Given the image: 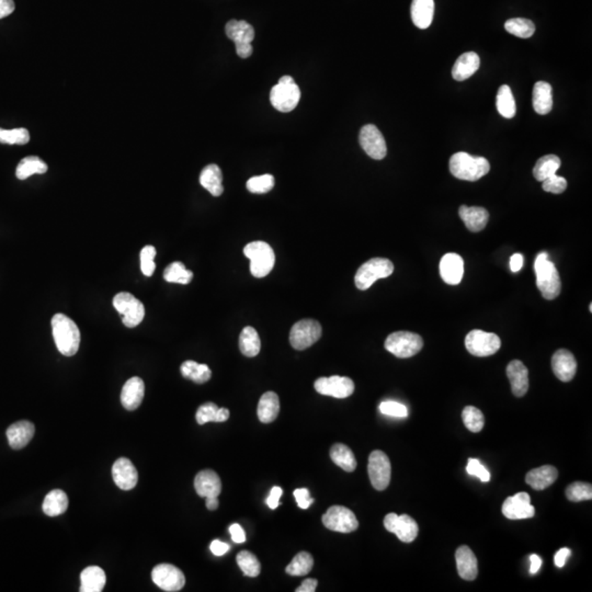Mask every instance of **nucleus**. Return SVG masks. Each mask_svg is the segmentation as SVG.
<instances>
[{"label":"nucleus","instance_id":"52","mask_svg":"<svg viewBox=\"0 0 592 592\" xmlns=\"http://www.w3.org/2000/svg\"><path fill=\"white\" fill-rule=\"evenodd\" d=\"M379 411L384 415L398 417V418H406L408 416L407 407L403 404L393 402V400H387V402L381 403Z\"/></svg>","mask_w":592,"mask_h":592},{"label":"nucleus","instance_id":"7","mask_svg":"<svg viewBox=\"0 0 592 592\" xmlns=\"http://www.w3.org/2000/svg\"><path fill=\"white\" fill-rule=\"evenodd\" d=\"M394 272V264L385 258H373L362 264L356 271L354 282L361 291L367 290L379 279L390 277Z\"/></svg>","mask_w":592,"mask_h":592},{"label":"nucleus","instance_id":"38","mask_svg":"<svg viewBox=\"0 0 592 592\" xmlns=\"http://www.w3.org/2000/svg\"><path fill=\"white\" fill-rule=\"evenodd\" d=\"M197 423L204 425L206 423H224L229 418L227 408H218L214 403H206L199 407L195 415Z\"/></svg>","mask_w":592,"mask_h":592},{"label":"nucleus","instance_id":"63","mask_svg":"<svg viewBox=\"0 0 592 592\" xmlns=\"http://www.w3.org/2000/svg\"><path fill=\"white\" fill-rule=\"evenodd\" d=\"M531 561V568L530 572L531 574H536V572L540 570L542 566V559L541 557L536 555V554H532L530 556Z\"/></svg>","mask_w":592,"mask_h":592},{"label":"nucleus","instance_id":"35","mask_svg":"<svg viewBox=\"0 0 592 592\" xmlns=\"http://www.w3.org/2000/svg\"><path fill=\"white\" fill-rule=\"evenodd\" d=\"M43 511L49 517H57L66 513L68 508V497L63 490L54 489L44 498Z\"/></svg>","mask_w":592,"mask_h":592},{"label":"nucleus","instance_id":"19","mask_svg":"<svg viewBox=\"0 0 592 592\" xmlns=\"http://www.w3.org/2000/svg\"><path fill=\"white\" fill-rule=\"evenodd\" d=\"M113 480L122 490H131L139 480V474L133 463L126 457L116 460L112 467Z\"/></svg>","mask_w":592,"mask_h":592},{"label":"nucleus","instance_id":"2","mask_svg":"<svg viewBox=\"0 0 592 592\" xmlns=\"http://www.w3.org/2000/svg\"><path fill=\"white\" fill-rule=\"evenodd\" d=\"M490 165L484 157L472 156L464 151L454 154L450 159V172L457 179L477 181L489 172Z\"/></svg>","mask_w":592,"mask_h":592},{"label":"nucleus","instance_id":"18","mask_svg":"<svg viewBox=\"0 0 592 592\" xmlns=\"http://www.w3.org/2000/svg\"><path fill=\"white\" fill-rule=\"evenodd\" d=\"M503 513L510 520L530 519L536 515V508L531 505V498L526 492H519L508 497L503 505Z\"/></svg>","mask_w":592,"mask_h":592},{"label":"nucleus","instance_id":"42","mask_svg":"<svg viewBox=\"0 0 592 592\" xmlns=\"http://www.w3.org/2000/svg\"><path fill=\"white\" fill-rule=\"evenodd\" d=\"M496 105H497L498 112L503 118L511 119L515 116L517 107H515V97L509 86L503 85L499 88Z\"/></svg>","mask_w":592,"mask_h":592},{"label":"nucleus","instance_id":"47","mask_svg":"<svg viewBox=\"0 0 592 592\" xmlns=\"http://www.w3.org/2000/svg\"><path fill=\"white\" fill-rule=\"evenodd\" d=\"M462 419L465 427L472 432H480L484 428V415L478 408L474 406H467L464 408V411L462 413Z\"/></svg>","mask_w":592,"mask_h":592},{"label":"nucleus","instance_id":"16","mask_svg":"<svg viewBox=\"0 0 592 592\" xmlns=\"http://www.w3.org/2000/svg\"><path fill=\"white\" fill-rule=\"evenodd\" d=\"M360 145L371 158L381 160L386 156L387 147L384 136L373 124L364 126L360 131Z\"/></svg>","mask_w":592,"mask_h":592},{"label":"nucleus","instance_id":"29","mask_svg":"<svg viewBox=\"0 0 592 592\" xmlns=\"http://www.w3.org/2000/svg\"><path fill=\"white\" fill-rule=\"evenodd\" d=\"M480 56L475 52H467L462 54L452 68V76L457 82H463L471 77L480 68Z\"/></svg>","mask_w":592,"mask_h":592},{"label":"nucleus","instance_id":"61","mask_svg":"<svg viewBox=\"0 0 592 592\" xmlns=\"http://www.w3.org/2000/svg\"><path fill=\"white\" fill-rule=\"evenodd\" d=\"M318 582L316 579H313V578H310V579L304 580L301 584L300 587L296 588L295 591L296 592H315L316 588H317Z\"/></svg>","mask_w":592,"mask_h":592},{"label":"nucleus","instance_id":"10","mask_svg":"<svg viewBox=\"0 0 592 592\" xmlns=\"http://www.w3.org/2000/svg\"><path fill=\"white\" fill-rule=\"evenodd\" d=\"M465 347L473 356L484 358L495 354L501 347V340L496 333L474 329L467 333Z\"/></svg>","mask_w":592,"mask_h":592},{"label":"nucleus","instance_id":"31","mask_svg":"<svg viewBox=\"0 0 592 592\" xmlns=\"http://www.w3.org/2000/svg\"><path fill=\"white\" fill-rule=\"evenodd\" d=\"M200 183L214 197L222 195L224 187L221 168L218 165H208L201 172Z\"/></svg>","mask_w":592,"mask_h":592},{"label":"nucleus","instance_id":"37","mask_svg":"<svg viewBox=\"0 0 592 592\" xmlns=\"http://www.w3.org/2000/svg\"><path fill=\"white\" fill-rule=\"evenodd\" d=\"M260 348H261V341L256 329L250 326L245 327L239 336V349L241 354L248 358H254L259 354Z\"/></svg>","mask_w":592,"mask_h":592},{"label":"nucleus","instance_id":"43","mask_svg":"<svg viewBox=\"0 0 592 592\" xmlns=\"http://www.w3.org/2000/svg\"><path fill=\"white\" fill-rule=\"evenodd\" d=\"M192 278V271L188 270L185 264L180 261L172 262L164 271V279L167 282L189 284Z\"/></svg>","mask_w":592,"mask_h":592},{"label":"nucleus","instance_id":"60","mask_svg":"<svg viewBox=\"0 0 592 592\" xmlns=\"http://www.w3.org/2000/svg\"><path fill=\"white\" fill-rule=\"evenodd\" d=\"M570 554H572V551L570 549H567V547H564V549H559L556 554H555V557H554V563L559 568H561V567H564L565 564H566L567 559L570 556Z\"/></svg>","mask_w":592,"mask_h":592},{"label":"nucleus","instance_id":"58","mask_svg":"<svg viewBox=\"0 0 592 592\" xmlns=\"http://www.w3.org/2000/svg\"><path fill=\"white\" fill-rule=\"evenodd\" d=\"M229 544L224 543V542L220 541V540H214L210 545V549L212 553L215 555V556H223L225 555L227 552L229 551Z\"/></svg>","mask_w":592,"mask_h":592},{"label":"nucleus","instance_id":"64","mask_svg":"<svg viewBox=\"0 0 592 592\" xmlns=\"http://www.w3.org/2000/svg\"><path fill=\"white\" fill-rule=\"evenodd\" d=\"M206 508H208V510H215L218 507V497H210L206 498Z\"/></svg>","mask_w":592,"mask_h":592},{"label":"nucleus","instance_id":"54","mask_svg":"<svg viewBox=\"0 0 592 592\" xmlns=\"http://www.w3.org/2000/svg\"><path fill=\"white\" fill-rule=\"evenodd\" d=\"M467 473L472 476H476L482 482L487 483L490 480V474L487 469L477 459H469L466 466Z\"/></svg>","mask_w":592,"mask_h":592},{"label":"nucleus","instance_id":"5","mask_svg":"<svg viewBox=\"0 0 592 592\" xmlns=\"http://www.w3.org/2000/svg\"><path fill=\"white\" fill-rule=\"evenodd\" d=\"M300 99V88L291 76H283L270 93V101L280 112H291L294 110L298 107Z\"/></svg>","mask_w":592,"mask_h":592},{"label":"nucleus","instance_id":"41","mask_svg":"<svg viewBox=\"0 0 592 592\" xmlns=\"http://www.w3.org/2000/svg\"><path fill=\"white\" fill-rule=\"evenodd\" d=\"M47 172V165L36 156L22 159L17 167L16 176L19 180H26L32 174H43Z\"/></svg>","mask_w":592,"mask_h":592},{"label":"nucleus","instance_id":"22","mask_svg":"<svg viewBox=\"0 0 592 592\" xmlns=\"http://www.w3.org/2000/svg\"><path fill=\"white\" fill-rule=\"evenodd\" d=\"M440 275L444 282L457 285L464 275V261L457 254H446L440 262Z\"/></svg>","mask_w":592,"mask_h":592},{"label":"nucleus","instance_id":"44","mask_svg":"<svg viewBox=\"0 0 592 592\" xmlns=\"http://www.w3.org/2000/svg\"><path fill=\"white\" fill-rule=\"evenodd\" d=\"M314 566V559L308 552H301L290 564L287 565L285 572L291 576H305Z\"/></svg>","mask_w":592,"mask_h":592},{"label":"nucleus","instance_id":"24","mask_svg":"<svg viewBox=\"0 0 592 592\" xmlns=\"http://www.w3.org/2000/svg\"><path fill=\"white\" fill-rule=\"evenodd\" d=\"M36 428L30 421L21 420L15 423L7 429V438H8L9 446L13 450H21L26 448L32 438H33Z\"/></svg>","mask_w":592,"mask_h":592},{"label":"nucleus","instance_id":"17","mask_svg":"<svg viewBox=\"0 0 592 592\" xmlns=\"http://www.w3.org/2000/svg\"><path fill=\"white\" fill-rule=\"evenodd\" d=\"M315 390L325 396L335 398H347L354 392V383L351 379L346 377L333 375L331 377H321L316 381Z\"/></svg>","mask_w":592,"mask_h":592},{"label":"nucleus","instance_id":"26","mask_svg":"<svg viewBox=\"0 0 592 592\" xmlns=\"http://www.w3.org/2000/svg\"><path fill=\"white\" fill-rule=\"evenodd\" d=\"M455 561H457V572L462 579L469 580V582L476 579L478 575V564H477L476 556L469 546H460L455 552Z\"/></svg>","mask_w":592,"mask_h":592},{"label":"nucleus","instance_id":"21","mask_svg":"<svg viewBox=\"0 0 592 592\" xmlns=\"http://www.w3.org/2000/svg\"><path fill=\"white\" fill-rule=\"evenodd\" d=\"M145 394V384L141 377H134L124 384L121 393V403L126 411H133L141 406Z\"/></svg>","mask_w":592,"mask_h":592},{"label":"nucleus","instance_id":"56","mask_svg":"<svg viewBox=\"0 0 592 592\" xmlns=\"http://www.w3.org/2000/svg\"><path fill=\"white\" fill-rule=\"evenodd\" d=\"M229 533H231L232 540L235 543L241 544L246 541V533L239 524H232L229 526Z\"/></svg>","mask_w":592,"mask_h":592},{"label":"nucleus","instance_id":"62","mask_svg":"<svg viewBox=\"0 0 592 592\" xmlns=\"http://www.w3.org/2000/svg\"><path fill=\"white\" fill-rule=\"evenodd\" d=\"M523 256L521 254H515L510 258V269L513 272H518L523 267Z\"/></svg>","mask_w":592,"mask_h":592},{"label":"nucleus","instance_id":"12","mask_svg":"<svg viewBox=\"0 0 592 592\" xmlns=\"http://www.w3.org/2000/svg\"><path fill=\"white\" fill-rule=\"evenodd\" d=\"M324 526L329 530L340 533H351L359 528L356 515L348 508L333 506L321 517Z\"/></svg>","mask_w":592,"mask_h":592},{"label":"nucleus","instance_id":"9","mask_svg":"<svg viewBox=\"0 0 592 592\" xmlns=\"http://www.w3.org/2000/svg\"><path fill=\"white\" fill-rule=\"evenodd\" d=\"M226 36L235 43L237 54L241 59H248L252 54V40L255 30L246 21L231 20L225 26Z\"/></svg>","mask_w":592,"mask_h":592},{"label":"nucleus","instance_id":"30","mask_svg":"<svg viewBox=\"0 0 592 592\" xmlns=\"http://www.w3.org/2000/svg\"><path fill=\"white\" fill-rule=\"evenodd\" d=\"M411 19L417 28H429L432 24L434 15V0H413L411 3Z\"/></svg>","mask_w":592,"mask_h":592},{"label":"nucleus","instance_id":"8","mask_svg":"<svg viewBox=\"0 0 592 592\" xmlns=\"http://www.w3.org/2000/svg\"><path fill=\"white\" fill-rule=\"evenodd\" d=\"M113 306L122 316L124 325L128 328H134L143 321L145 317V308L143 303L137 300L131 293H119L113 298Z\"/></svg>","mask_w":592,"mask_h":592},{"label":"nucleus","instance_id":"46","mask_svg":"<svg viewBox=\"0 0 592 592\" xmlns=\"http://www.w3.org/2000/svg\"><path fill=\"white\" fill-rule=\"evenodd\" d=\"M236 561L239 568L241 569V572H244L245 576H259L260 572H261V565L254 554L248 551H241L237 555Z\"/></svg>","mask_w":592,"mask_h":592},{"label":"nucleus","instance_id":"11","mask_svg":"<svg viewBox=\"0 0 592 592\" xmlns=\"http://www.w3.org/2000/svg\"><path fill=\"white\" fill-rule=\"evenodd\" d=\"M323 329L314 319H302L293 325L290 333L291 346L296 350H305L321 339Z\"/></svg>","mask_w":592,"mask_h":592},{"label":"nucleus","instance_id":"13","mask_svg":"<svg viewBox=\"0 0 592 592\" xmlns=\"http://www.w3.org/2000/svg\"><path fill=\"white\" fill-rule=\"evenodd\" d=\"M367 472L372 486L375 489L382 492L388 487L392 476V466L390 459L384 452L377 450L370 454Z\"/></svg>","mask_w":592,"mask_h":592},{"label":"nucleus","instance_id":"3","mask_svg":"<svg viewBox=\"0 0 592 592\" xmlns=\"http://www.w3.org/2000/svg\"><path fill=\"white\" fill-rule=\"evenodd\" d=\"M536 285L545 300H554L561 290V278L553 262L549 261L546 252H541L534 262Z\"/></svg>","mask_w":592,"mask_h":592},{"label":"nucleus","instance_id":"25","mask_svg":"<svg viewBox=\"0 0 592 592\" xmlns=\"http://www.w3.org/2000/svg\"><path fill=\"white\" fill-rule=\"evenodd\" d=\"M507 377L513 395L517 397L524 396L529 390V371L526 365L519 360H513L508 364Z\"/></svg>","mask_w":592,"mask_h":592},{"label":"nucleus","instance_id":"55","mask_svg":"<svg viewBox=\"0 0 592 592\" xmlns=\"http://www.w3.org/2000/svg\"><path fill=\"white\" fill-rule=\"evenodd\" d=\"M294 497L296 499L298 507L301 509H308L314 503L313 498L310 497V492L306 488H298L294 490Z\"/></svg>","mask_w":592,"mask_h":592},{"label":"nucleus","instance_id":"20","mask_svg":"<svg viewBox=\"0 0 592 592\" xmlns=\"http://www.w3.org/2000/svg\"><path fill=\"white\" fill-rule=\"evenodd\" d=\"M554 374L561 382H569L574 379L577 371V362L574 354L566 349H559L552 358Z\"/></svg>","mask_w":592,"mask_h":592},{"label":"nucleus","instance_id":"23","mask_svg":"<svg viewBox=\"0 0 592 592\" xmlns=\"http://www.w3.org/2000/svg\"><path fill=\"white\" fill-rule=\"evenodd\" d=\"M195 488L200 497H218L222 492L221 478L212 469H206L195 476Z\"/></svg>","mask_w":592,"mask_h":592},{"label":"nucleus","instance_id":"36","mask_svg":"<svg viewBox=\"0 0 592 592\" xmlns=\"http://www.w3.org/2000/svg\"><path fill=\"white\" fill-rule=\"evenodd\" d=\"M180 370H181L182 377L191 379L197 384H204L210 381L212 377V372L206 364L197 363L192 360L183 362Z\"/></svg>","mask_w":592,"mask_h":592},{"label":"nucleus","instance_id":"45","mask_svg":"<svg viewBox=\"0 0 592 592\" xmlns=\"http://www.w3.org/2000/svg\"><path fill=\"white\" fill-rule=\"evenodd\" d=\"M506 31L521 39H529L536 32V26L532 21L524 18H515L505 24Z\"/></svg>","mask_w":592,"mask_h":592},{"label":"nucleus","instance_id":"57","mask_svg":"<svg viewBox=\"0 0 592 592\" xmlns=\"http://www.w3.org/2000/svg\"><path fill=\"white\" fill-rule=\"evenodd\" d=\"M282 492L281 487L275 486V487L272 488L267 499V505L269 506L270 509H277L278 506L280 505V498L282 496Z\"/></svg>","mask_w":592,"mask_h":592},{"label":"nucleus","instance_id":"49","mask_svg":"<svg viewBox=\"0 0 592 592\" xmlns=\"http://www.w3.org/2000/svg\"><path fill=\"white\" fill-rule=\"evenodd\" d=\"M275 180L272 174H262L250 178L247 181V189L252 193L262 195L271 191L275 187Z\"/></svg>","mask_w":592,"mask_h":592},{"label":"nucleus","instance_id":"59","mask_svg":"<svg viewBox=\"0 0 592 592\" xmlns=\"http://www.w3.org/2000/svg\"><path fill=\"white\" fill-rule=\"evenodd\" d=\"M15 8H16V6H15L13 0H0V19L10 16L11 13L15 11Z\"/></svg>","mask_w":592,"mask_h":592},{"label":"nucleus","instance_id":"50","mask_svg":"<svg viewBox=\"0 0 592 592\" xmlns=\"http://www.w3.org/2000/svg\"><path fill=\"white\" fill-rule=\"evenodd\" d=\"M29 141H30V134L26 128H13V130L0 128V143L26 145Z\"/></svg>","mask_w":592,"mask_h":592},{"label":"nucleus","instance_id":"40","mask_svg":"<svg viewBox=\"0 0 592 592\" xmlns=\"http://www.w3.org/2000/svg\"><path fill=\"white\" fill-rule=\"evenodd\" d=\"M561 159L556 155H546L536 162L533 168V176L538 181H544L547 178L556 174L561 167Z\"/></svg>","mask_w":592,"mask_h":592},{"label":"nucleus","instance_id":"48","mask_svg":"<svg viewBox=\"0 0 592 592\" xmlns=\"http://www.w3.org/2000/svg\"><path fill=\"white\" fill-rule=\"evenodd\" d=\"M566 497L567 499L574 501V503H579V501H584V500H591V484L582 482L572 483L566 488Z\"/></svg>","mask_w":592,"mask_h":592},{"label":"nucleus","instance_id":"15","mask_svg":"<svg viewBox=\"0 0 592 592\" xmlns=\"http://www.w3.org/2000/svg\"><path fill=\"white\" fill-rule=\"evenodd\" d=\"M151 578L165 591H180L185 587V575L178 567L172 564L157 565L151 572Z\"/></svg>","mask_w":592,"mask_h":592},{"label":"nucleus","instance_id":"34","mask_svg":"<svg viewBox=\"0 0 592 592\" xmlns=\"http://www.w3.org/2000/svg\"><path fill=\"white\" fill-rule=\"evenodd\" d=\"M280 413L279 396L275 392H267L262 395L258 404V418L261 423H270L277 419Z\"/></svg>","mask_w":592,"mask_h":592},{"label":"nucleus","instance_id":"28","mask_svg":"<svg viewBox=\"0 0 592 592\" xmlns=\"http://www.w3.org/2000/svg\"><path fill=\"white\" fill-rule=\"evenodd\" d=\"M559 477V471L552 465H543L532 469L526 474V484L536 490H543L549 487Z\"/></svg>","mask_w":592,"mask_h":592},{"label":"nucleus","instance_id":"39","mask_svg":"<svg viewBox=\"0 0 592 592\" xmlns=\"http://www.w3.org/2000/svg\"><path fill=\"white\" fill-rule=\"evenodd\" d=\"M331 457L335 464L346 471V472H354L356 469V460L354 452L350 448L342 443H337L331 449Z\"/></svg>","mask_w":592,"mask_h":592},{"label":"nucleus","instance_id":"4","mask_svg":"<svg viewBox=\"0 0 592 592\" xmlns=\"http://www.w3.org/2000/svg\"><path fill=\"white\" fill-rule=\"evenodd\" d=\"M245 256L250 259V272L255 278H264L275 267L273 249L264 241H252L244 248Z\"/></svg>","mask_w":592,"mask_h":592},{"label":"nucleus","instance_id":"14","mask_svg":"<svg viewBox=\"0 0 592 592\" xmlns=\"http://www.w3.org/2000/svg\"><path fill=\"white\" fill-rule=\"evenodd\" d=\"M384 526L388 532L396 534L404 543H411L418 536V524L408 515L388 513L384 518Z\"/></svg>","mask_w":592,"mask_h":592},{"label":"nucleus","instance_id":"32","mask_svg":"<svg viewBox=\"0 0 592 592\" xmlns=\"http://www.w3.org/2000/svg\"><path fill=\"white\" fill-rule=\"evenodd\" d=\"M107 577L103 569L98 566H90L82 570L80 575V591L101 592L105 588Z\"/></svg>","mask_w":592,"mask_h":592},{"label":"nucleus","instance_id":"51","mask_svg":"<svg viewBox=\"0 0 592 592\" xmlns=\"http://www.w3.org/2000/svg\"><path fill=\"white\" fill-rule=\"evenodd\" d=\"M155 256H156V248L154 246L144 247L141 252V269L144 275L151 277L156 269L155 264Z\"/></svg>","mask_w":592,"mask_h":592},{"label":"nucleus","instance_id":"27","mask_svg":"<svg viewBox=\"0 0 592 592\" xmlns=\"http://www.w3.org/2000/svg\"><path fill=\"white\" fill-rule=\"evenodd\" d=\"M460 218L464 222L465 226L473 233H478L487 225L489 213L487 210L480 206H462L459 210Z\"/></svg>","mask_w":592,"mask_h":592},{"label":"nucleus","instance_id":"53","mask_svg":"<svg viewBox=\"0 0 592 592\" xmlns=\"http://www.w3.org/2000/svg\"><path fill=\"white\" fill-rule=\"evenodd\" d=\"M542 182H543L542 188H543L544 191L554 193V195H561V193L564 192L567 188L566 179L559 177L557 174H553L552 177L547 178Z\"/></svg>","mask_w":592,"mask_h":592},{"label":"nucleus","instance_id":"6","mask_svg":"<svg viewBox=\"0 0 592 592\" xmlns=\"http://www.w3.org/2000/svg\"><path fill=\"white\" fill-rule=\"evenodd\" d=\"M423 340L419 335L411 331H396L385 340V349L400 359H407L421 351Z\"/></svg>","mask_w":592,"mask_h":592},{"label":"nucleus","instance_id":"33","mask_svg":"<svg viewBox=\"0 0 592 592\" xmlns=\"http://www.w3.org/2000/svg\"><path fill=\"white\" fill-rule=\"evenodd\" d=\"M533 108L538 114H547L553 108V90L549 82H538L533 87Z\"/></svg>","mask_w":592,"mask_h":592},{"label":"nucleus","instance_id":"1","mask_svg":"<svg viewBox=\"0 0 592 592\" xmlns=\"http://www.w3.org/2000/svg\"><path fill=\"white\" fill-rule=\"evenodd\" d=\"M52 331L59 351L65 356L77 354L80 346L78 326L64 314H55L52 318Z\"/></svg>","mask_w":592,"mask_h":592}]
</instances>
